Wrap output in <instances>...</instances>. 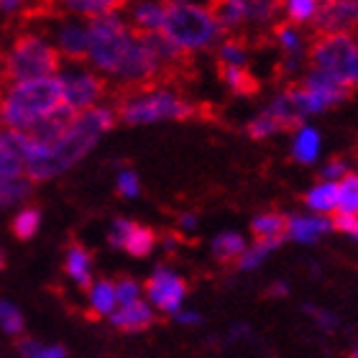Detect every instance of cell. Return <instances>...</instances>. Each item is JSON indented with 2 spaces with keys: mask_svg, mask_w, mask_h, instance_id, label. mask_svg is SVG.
Segmentation results:
<instances>
[{
  "mask_svg": "<svg viewBox=\"0 0 358 358\" xmlns=\"http://www.w3.org/2000/svg\"><path fill=\"white\" fill-rule=\"evenodd\" d=\"M87 29L90 46L85 62L97 75H103L108 85L131 90L169 77L154 34H138L126 15L110 13L90 18Z\"/></svg>",
  "mask_w": 358,
  "mask_h": 358,
  "instance_id": "1",
  "label": "cell"
},
{
  "mask_svg": "<svg viewBox=\"0 0 358 358\" xmlns=\"http://www.w3.org/2000/svg\"><path fill=\"white\" fill-rule=\"evenodd\" d=\"M118 120L115 105L100 103L95 108L75 113L69 123L49 141H34L26 131V177L31 182H46L69 172L77 162H83L95 149Z\"/></svg>",
  "mask_w": 358,
  "mask_h": 358,
  "instance_id": "2",
  "label": "cell"
},
{
  "mask_svg": "<svg viewBox=\"0 0 358 358\" xmlns=\"http://www.w3.org/2000/svg\"><path fill=\"white\" fill-rule=\"evenodd\" d=\"M64 105L59 72L49 77L3 83L0 87V120L10 131H34L57 115Z\"/></svg>",
  "mask_w": 358,
  "mask_h": 358,
  "instance_id": "3",
  "label": "cell"
},
{
  "mask_svg": "<svg viewBox=\"0 0 358 358\" xmlns=\"http://www.w3.org/2000/svg\"><path fill=\"white\" fill-rule=\"evenodd\" d=\"M115 105L118 120L126 126H157V123H179L194 118L200 108L194 100L166 80L123 90Z\"/></svg>",
  "mask_w": 358,
  "mask_h": 358,
  "instance_id": "4",
  "label": "cell"
},
{
  "mask_svg": "<svg viewBox=\"0 0 358 358\" xmlns=\"http://www.w3.org/2000/svg\"><path fill=\"white\" fill-rule=\"evenodd\" d=\"M162 36L185 57L213 52L225 36L210 3L202 0H166Z\"/></svg>",
  "mask_w": 358,
  "mask_h": 358,
  "instance_id": "5",
  "label": "cell"
},
{
  "mask_svg": "<svg viewBox=\"0 0 358 358\" xmlns=\"http://www.w3.org/2000/svg\"><path fill=\"white\" fill-rule=\"evenodd\" d=\"M62 69V57L49 36L38 31H26L13 38L3 54V77L6 83L34 80V77L57 75Z\"/></svg>",
  "mask_w": 358,
  "mask_h": 358,
  "instance_id": "6",
  "label": "cell"
},
{
  "mask_svg": "<svg viewBox=\"0 0 358 358\" xmlns=\"http://www.w3.org/2000/svg\"><path fill=\"white\" fill-rule=\"evenodd\" d=\"M307 67H315L345 87L358 90V34H315Z\"/></svg>",
  "mask_w": 358,
  "mask_h": 358,
  "instance_id": "7",
  "label": "cell"
},
{
  "mask_svg": "<svg viewBox=\"0 0 358 358\" xmlns=\"http://www.w3.org/2000/svg\"><path fill=\"white\" fill-rule=\"evenodd\" d=\"M59 83L64 105L75 113L105 103L108 87H110L103 75H97L92 67H80V64H72V69H59Z\"/></svg>",
  "mask_w": 358,
  "mask_h": 358,
  "instance_id": "8",
  "label": "cell"
},
{
  "mask_svg": "<svg viewBox=\"0 0 358 358\" xmlns=\"http://www.w3.org/2000/svg\"><path fill=\"white\" fill-rule=\"evenodd\" d=\"M268 36L279 52V67L284 75H302V67H307V52H310L307 31L289 21H276Z\"/></svg>",
  "mask_w": 358,
  "mask_h": 358,
  "instance_id": "9",
  "label": "cell"
},
{
  "mask_svg": "<svg viewBox=\"0 0 358 358\" xmlns=\"http://www.w3.org/2000/svg\"><path fill=\"white\" fill-rule=\"evenodd\" d=\"M187 297V282L169 266L154 268V274L146 282V299L149 305L159 313L174 315L179 307L185 305Z\"/></svg>",
  "mask_w": 358,
  "mask_h": 358,
  "instance_id": "10",
  "label": "cell"
},
{
  "mask_svg": "<svg viewBox=\"0 0 358 358\" xmlns=\"http://www.w3.org/2000/svg\"><path fill=\"white\" fill-rule=\"evenodd\" d=\"M52 41L62 59L72 62V64H83L87 59L90 46L87 21L85 18H75V15H62L59 23L54 26Z\"/></svg>",
  "mask_w": 358,
  "mask_h": 358,
  "instance_id": "11",
  "label": "cell"
},
{
  "mask_svg": "<svg viewBox=\"0 0 358 358\" xmlns=\"http://www.w3.org/2000/svg\"><path fill=\"white\" fill-rule=\"evenodd\" d=\"M315 34H358V0H320Z\"/></svg>",
  "mask_w": 358,
  "mask_h": 358,
  "instance_id": "12",
  "label": "cell"
},
{
  "mask_svg": "<svg viewBox=\"0 0 358 358\" xmlns=\"http://www.w3.org/2000/svg\"><path fill=\"white\" fill-rule=\"evenodd\" d=\"M26 177V136L0 128V179Z\"/></svg>",
  "mask_w": 358,
  "mask_h": 358,
  "instance_id": "13",
  "label": "cell"
},
{
  "mask_svg": "<svg viewBox=\"0 0 358 358\" xmlns=\"http://www.w3.org/2000/svg\"><path fill=\"white\" fill-rule=\"evenodd\" d=\"M166 0H128L126 21L138 34H159L164 23Z\"/></svg>",
  "mask_w": 358,
  "mask_h": 358,
  "instance_id": "14",
  "label": "cell"
},
{
  "mask_svg": "<svg viewBox=\"0 0 358 358\" xmlns=\"http://www.w3.org/2000/svg\"><path fill=\"white\" fill-rule=\"evenodd\" d=\"M322 151V134L313 123H299L292 128V141H289V154L297 164H315L320 159Z\"/></svg>",
  "mask_w": 358,
  "mask_h": 358,
  "instance_id": "15",
  "label": "cell"
},
{
  "mask_svg": "<svg viewBox=\"0 0 358 358\" xmlns=\"http://www.w3.org/2000/svg\"><path fill=\"white\" fill-rule=\"evenodd\" d=\"M128 6V0H54V10L59 15H75V18H100V15L120 13Z\"/></svg>",
  "mask_w": 358,
  "mask_h": 358,
  "instance_id": "16",
  "label": "cell"
},
{
  "mask_svg": "<svg viewBox=\"0 0 358 358\" xmlns=\"http://www.w3.org/2000/svg\"><path fill=\"white\" fill-rule=\"evenodd\" d=\"M330 231H333V223L328 220V215L305 213V215L287 217V231H284V236L297 241V243H315V241L322 238Z\"/></svg>",
  "mask_w": 358,
  "mask_h": 358,
  "instance_id": "17",
  "label": "cell"
},
{
  "mask_svg": "<svg viewBox=\"0 0 358 358\" xmlns=\"http://www.w3.org/2000/svg\"><path fill=\"white\" fill-rule=\"evenodd\" d=\"M225 34H241L251 21V0H213L210 3Z\"/></svg>",
  "mask_w": 358,
  "mask_h": 358,
  "instance_id": "18",
  "label": "cell"
},
{
  "mask_svg": "<svg viewBox=\"0 0 358 358\" xmlns=\"http://www.w3.org/2000/svg\"><path fill=\"white\" fill-rule=\"evenodd\" d=\"M110 322L118 330H128V333H136V330H146L154 322V307L149 305V299H136V302H128V305H118L115 313L110 315Z\"/></svg>",
  "mask_w": 358,
  "mask_h": 358,
  "instance_id": "19",
  "label": "cell"
},
{
  "mask_svg": "<svg viewBox=\"0 0 358 358\" xmlns=\"http://www.w3.org/2000/svg\"><path fill=\"white\" fill-rule=\"evenodd\" d=\"M220 67H248L251 64V49L241 38V34H225L213 49Z\"/></svg>",
  "mask_w": 358,
  "mask_h": 358,
  "instance_id": "20",
  "label": "cell"
},
{
  "mask_svg": "<svg viewBox=\"0 0 358 358\" xmlns=\"http://www.w3.org/2000/svg\"><path fill=\"white\" fill-rule=\"evenodd\" d=\"M336 202H338V185L330 182V179H320V182L310 187L305 194L307 210H310V213H317V215L336 213Z\"/></svg>",
  "mask_w": 358,
  "mask_h": 358,
  "instance_id": "21",
  "label": "cell"
},
{
  "mask_svg": "<svg viewBox=\"0 0 358 358\" xmlns=\"http://www.w3.org/2000/svg\"><path fill=\"white\" fill-rule=\"evenodd\" d=\"M279 10H282V21H289L302 29H313L317 10H320V0H279Z\"/></svg>",
  "mask_w": 358,
  "mask_h": 358,
  "instance_id": "22",
  "label": "cell"
},
{
  "mask_svg": "<svg viewBox=\"0 0 358 358\" xmlns=\"http://www.w3.org/2000/svg\"><path fill=\"white\" fill-rule=\"evenodd\" d=\"M279 243H282V238H256L254 243H246L243 254L236 259L238 268L241 271H256L279 248Z\"/></svg>",
  "mask_w": 358,
  "mask_h": 358,
  "instance_id": "23",
  "label": "cell"
},
{
  "mask_svg": "<svg viewBox=\"0 0 358 358\" xmlns=\"http://www.w3.org/2000/svg\"><path fill=\"white\" fill-rule=\"evenodd\" d=\"M118 307V297H115V284L103 279V282L90 284V310L100 317H110Z\"/></svg>",
  "mask_w": 358,
  "mask_h": 358,
  "instance_id": "24",
  "label": "cell"
},
{
  "mask_svg": "<svg viewBox=\"0 0 358 358\" xmlns=\"http://www.w3.org/2000/svg\"><path fill=\"white\" fill-rule=\"evenodd\" d=\"M220 83L236 97H248L256 92V80L248 67H220Z\"/></svg>",
  "mask_w": 358,
  "mask_h": 358,
  "instance_id": "25",
  "label": "cell"
},
{
  "mask_svg": "<svg viewBox=\"0 0 358 358\" xmlns=\"http://www.w3.org/2000/svg\"><path fill=\"white\" fill-rule=\"evenodd\" d=\"M64 268L72 276V282L80 287H90L92 284V256L85 251L83 246H72L64 259Z\"/></svg>",
  "mask_w": 358,
  "mask_h": 358,
  "instance_id": "26",
  "label": "cell"
},
{
  "mask_svg": "<svg viewBox=\"0 0 358 358\" xmlns=\"http://www.w3.org/2000/svg\"><path fill=\"white\" fill-rule=\"evenodd\" d=\"M123 251H128L131 256H138V259H143V256H149L154 248H157V236H154V231L151 228H146V225H138V223H131V228H128L126 238H123Z\"/></svg>",
  "mask_w": 358,
  "mask_h": 358,
  "instance_id": "27",
  "label": "cell"
},
{
  "mask_svg": "<svg viewBox=\"0 0 358 358\" xmlns=\"http://www.w3.org/2000/svg\"><path fill=\"white\" fill-rule=\"evenodd\" d=\"M336 185H338L336 215H358V174L345 172Z\"/></svg>",
  "mask_w": 358,
  "mask_h": 358,
  "instance_id": "28",
  "label": "cell"
},
{
  "mask_svg": "<svg viewBox=\"0 0 358 358\" xmlns=\"http://www.w3.org/2000/svg\"><path fill=\"white\" fill-rule=\"evenodd\" d=\"M246 248V238L236 231H225L213 238V256L217 262H236Z\"/></svg>",
  "mask_w": 358,
  "mask_h": 358,
  "instance_id": "29",
  "label": "cell"
},
{
  "mask_svg": "<svg viewBox=\"0 0 358 358\" xmlns=\"http://www.w3.org/2000/svg\"><path fill=\"white\" fill-rule=\"evenodd\" d=\"M279 18H282L279 0H251V21H248V29L271 31V26Z\"/></svg>",
  "mask_w": 358,
  "mask_h": 358,
  "instance_id": "30",
  "label": "cell"
},
{
  "mask_svg": "<svg viewBox=\"0 0 358 358\" xmlns=\"http://www.w3.org/2000/svg\"><path fill=\"white\" fill-rule=\"evenodd\" d=\"M287 231V217L282 213H262L251 220L254 238H282Z\"/></svg>",
  "mask_w": 358,
  "mask_h": 358,
  "instance_id": "31",
  "label": "cell"
},
{
  "mask_svg": "<svg viewBox=\"0 0 358 358\" xmlns=\"http://www.w3.org/2000/svg\"><path fill=\"white\" fill-rule=\"evenodd\" d=\"M284 128L274 120V115H268L266 110H259L254 118L246 123V134L254 138V141H266V138H274L276 134H282Z\"/></svg>",
  "mask_w": 358,
  "mask_h": 358,
  "instance_id": "32",
  "label": "cell"
},
{
  "mask_svg": "<svg viewBox=\"0 0 358 358\" xmlns=\"http://www.w3.org/2000/svg\"><path fill=\"white\" fill-rule=\"evenodd\" d=\"M31 192L29 177H15V179H0V208L15 205V202L26 200Z\"/></svg>",
  "mask_w": 358,
  "mask_h": 358,
  "instance_id": "33",
  "label": "cell"
},
{
  "mask_svg": "<svg viewBox=\"0 0 358 358\" xmlns=\"http://www.w3.org/2000/svg\"><path fill=\"white\" fill-rule=\"evenodd\" d=\"M38 225H41V213L36 208H23L18 215L13 217V233L21 241H29L36 236Z\"/></svg>",
  "mask_w": 358,
  "mask_h": 358,
  "instance_id": "34",
  "label": "cell"
},
{
  "mask_svg": "<svg viewBox=\"0 0 358 358\" xmlns=\"http://www.w3.org/2000/svg\"><path fill=\"white\" fill-rule=\"evenodd\" d=\"M0 328L6 330L8 336H18L23 330V315L18 313V307L0 299Z\"/></svg>",
  "mask_w": 358,
  "mask_h": 358,
  "instance_id": "35",
  "label": "cell"
},
{
  "mask_svg": "<svg viewBox=\"0 0 358 358\" xmlns=\"http://www.w3.org/2000/svg\"><path fill=\"white\" fill-rule=\"evenodd\" d=\"M115 189H118L120 197L134 200V197L141 194V177L134 169H120L118 177H115Z\"/></svg>",
  "mask_w": 358,
  "mask_h": 358,
  "instance_id": "36",
  "label": "cell"
},
{
  "mask_svg": "<svg viewBox=\"0 0 358 358\" xmlns=\"http://www.w3.org/2000/svg\"><path fill=\"white\" fill-rule=\"evenodd\" d=\"M23 358H67L62 345H38L36 341H26L21 345Z\"/></svg>",
  "mask_w": 358,
  "mask_h": 358,
  "instance_id": "37",
  "label": "cell"
},
{
  "mask_svg": "<svg viewBox=\"0 0 358 358\" xmlns=\"http://www.w3.org/2000/svg\"><path fill=\"white\" fill-rule=\"evenodd\" d=\"M115 297H118V305H128V302H136L141 299V287L134 279H120L115 284Z\"/></svg>",
  "mask_w": 358,
  "mask_h": 358,
  "instance_id": "38",
  "label": "cell"
},
{
  "mask_svg": "<svg viewBox=\"0 0 358 358\" xmlns=\"http://www.w3.org/2000/svg\"><path fill=\"white\" fill-rule=\"evenodd\" d=\"M348 172V164H345L343 159H330L325 162L320 169V179H330V182H338V179L343 177Z\"/></svg>",
  "mask_w": 358,
  "mask_h": 358,
  "instance_id": "39",
  "label": "cell"
},
{
  "mask_svg": "<svg viewBox=\"0 0 358 358\" xmlns=\"http://www.w3.org/2000/svg\"><path fill=\"white\" fill-rule=\"evenodd\" d=\"M333 228H338L341 233L351 236L353 241H358V215H338Z\"/></svg>",
  "mask_w": 358,
  "mask_h": 358,
  "instance_id": "40",
  "label": "cell"
},
{
  "mask_svg": "<svg viewBox=\"0 0 358 358\" xmlns=\"http://www.w3.org/2000/svg\"><path fill=\"white\" fill-rule=\"evenodd\" d=\"M26 8H29V0H0V13L6 15L23 13Z\"/></svg>",
  "mask_w": 358,
  "mask_h": 358,
  "instance_id": "41",
  "label": "cell"
},
{
  "mask_svg": "<svg viewBox=\"0 0 358 358\" xmlns=\"http://www.w3.org/2000/svg\"><path fill=\"white\" fill-rule=\"evenodd\" d=\"M172 317L177 322H182V325H197V322L202 320L200 313H194V310H182V307H179V310L172 315Z\"/></svg>",
  "mask_w": 358,
  "mask_h": 358,
  "instance_id": "42",
  "label": "cell"
},
{
  "mask_svg": "<svg viewBox=\"0 0 358 358\" xmlns=\"http://www.w3.org/2000/svg\"><path fill=\"white\" fill-rule=\"evenodd\" d=\"M194 228H197V215H194V213H182V215H179V231L189 233V231H194Z\"/></svg>",
  "mask_w": 358,
  "mask_h": 358,
  "instance_id": "43",
  "label": "cell"
},
{
  "mask_svg": "<svg viewBox=\"0 0 358 358\" xmlns=\"http://www.w3.org/2000/svg\"><path fill=\"white\" fill-rule=\"evenodd\" d=\"M313 315H315V320H317V325H322L325 330H333L336 328V317L330 313H320V310H313Z\"/></svg>",
  "mask_w": 358,
  "mask_h": 358,
  "instance_id": "44",
  "label": "cell"
},
{
  "mask_svg": "<svg viewBox=\"0 0 358 358\" xmlns=\"http://www.w3.org/2000/svg\"><path fill=\"white\" fill-rule=\"evenodd\" d=\"M271 294H287V284H274V287H271Z\"/></svg>",
  "mask_w": 358,
  "mask_h": 358,
  "instance_id": "45",
  "label": "cell"
},
{
  "mask_svg": "<svg viewBox=\"0 0 358 358\" xmlns=\"http://www.w3.org/2000/svg\"><path fill=\"white\" fill-rule=\"evenodd\" d=\"M3 83H6V77H3V54H0V87H3Z\"/></svg>",
  "mask_w": 358,
  "mask_h": 358,
  "instance_id": "46",
  "label": "cell"
},
{
  "mask_svg": "<svg viewBox=\"0 0 358 358\" xmlns=\"http://www.w3.org/2000/svg\"><path fill=\"white\" fill-rule=\"evenodd\" d=\"M353 358H358V345H356V348H353Z\"/></svg>",
  "mask_w": 358,
  "mask_h": 358,
  "instance_id": "47",
  "label": "cell"
},
{
  "mask_svg": "<svg viewBox=\"0 0 358 358\" xmlns=\"http://www.w3.org/2000/svg\"><path fill=\"white\" fill-rule=\"evenodd\" d=\"M0 268H3V254H0Z\"/></svg>",
  "mask_w": 358,
  "mask_h": 358,
  "instance_id": "48",
  "label": "cell"
},
{
  "mask_svg": "<svg viewBox=\"0 0 358 358\" xmlns=\"http://www.w3.org/2000/svg\"><path fill=\"white\" fill-rule=\"evenodd\" d=\"M0 128H3V120H0Z\"/></svg>",
  "mask_w": 358,
  "mask_h": 358,
  "instance_id": "49",
  "label": "cell"
}]
</instances>
